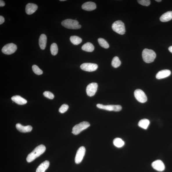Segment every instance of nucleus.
<instances>
[{
	"label": "nucleus",
	"mask_w": 172,
	"mask_h": 172,
	"mask_svg": "<svg viewBox=\"0 0 172 172\" xmlns=\"http://www.w3.org/2000/svg\"><path fill=\"white\" fill-rule=\"evenodd\" d=\"M46 150L45 146L44 145H40L36 147L31 153L28 155L26 157V161L30 163L35 160L36 158L39 157L44 153Z\"/></svg>",
	"instance_id": "nucleus-1"
},
{
	"label": "nucleus",
	"mask_w": 172,
	"mask_h": 172,
	"mask_svg": "<svg viewBox=\"0 0 172 172\" xmlns=\"http://www.w3.org/2000/svg\"><path fill=\"white\" fill-rule=\"evenodd\" d=\"M156 57L155 52L151 49H145L142 52L144 61L147 63L153 62Z\"/></svg>",
	"instance_id": "nucleus-2"
},
{
	"label": "nucleus",
	"mask_w": 172,
	"mask_h": 172,
	"mask_svg": "<svg viewBox=\"0 0 172 172\" xmlns=\"http://www.w3.org/2000/svg\"><path fill=\"white\" fill-rule=\"evenodd\" d=\"M61 24L65 28L70 29H80L81 26L79 24V22L76 20L67 19L62 21Z\"/></svg>",
	"instance_id": "nucleus-3"
},
{
	"label": "nucleus",
	"mask_w": 172,
	"mask_h": 172,
	"mask_svg": "<svg viewBox=\"0 0 172 172\" xmlns=\"http://www.w3.org/2000/svg\"><path fill=\"white\" fill-rule=\"evenodd\" d=\"M90 124L87 121L81 122L72 128V133L74 135H77L81 132L90 127Z\"/></svg>",
	"instance_id": "nucleus-4"
},
{
	"label": "nucleus",
	"mask_w": 172,
	"mask_h": 172,
	"mask_svg": "<svg viewBox=\"0 0 172 172\" xmlns=\"http://www.w3.org/2000/svg\"><path fill=\"white\" fill-rule=\"evenodd\" d=\"M112 28L115 32L121 35L125 33V28L124 23L121 21L114 22L112 25Z\"/></svg>",
	"instance_id": "nucleus-5"
},
{
	"label": "nucleus",
	"mask_w": 172,
	"mask_h": 172,
	"mask_svg": "<svg viewBox=\"0 0 172 172\" xmlns=\"http://www.w3.org/2000/svg\"><path fill=\"white\" fill-rule=\"evenodd\" d=\"M17 46L13 43L6 44L2 49V51L4 54L11 55L14 53L17 49Z\"/></svg>",
	"instance_id": "nucleus-6"
},
{
	"label": "nucleus",
	"mask_w": 172,
	"mask_h": 172,
	"mask_svg": "<svg viewBox=\"0 0 172 172\" xmlns=\"http://www.w3.org/2000/svg\"><path fill=\"white\" fill-rule=\"evenodd\" d=\"M97 107L99 108L109 111L119 112L122 109L121 106L119 105H104L98 104L97 105Z\"/></svg>",
	"instance_id": "nucleus-7"
},
{
	"label": "nucleus",
	"mask_w": 172,
	"mask_h": 172,
	"mask_svg": "<svg viewBox=\"0 0 172 172\" xmlns=\"http://www.w3.org/2000/svg\"><path fill=\"white\" fill-rule=\"evenodd\" d=\"M134 96L137 100L141 103H144L147 100V98L144 92L141 89H138L134 92Z\"/></svg>",
	"instance_id": "nucleus-8"
},
{
	"label": "nucleus",
	"mask_w": 172,
	"mask_h": 172,
	"mask_svg": "<svg viewBox=\"0 0 172 172\" xmlns=\"http://www.w3.org/2000/svg\"><path fill=\"white\" fill-rule=\"evenodd\" d=\"M85 148L84 146H82L78 148L75 157V162L76 164L80 163L85 156Z\"/></svg>",
	"instance_id": "nucleus-9"
},
{
	"label": "nucleus",
	"mask_w": 172,
	"mask_h": 172,
	"mask_svg": "<svg viewBox=\"0 0 172 172\" xmlns=\"http://www.w3.org/2000/svg\"><path fill=\"white\" fill-rule=\"evenodd\" d=\"M98 85L95 83H92L88 85L86 89L87 95L90 97L93 96L97 92Z\"/></svg>",
	"instance_id": "nucleus-10"
},
{
	"label": "nucleus",
	"mask_w": 172,
	"mask_h": 172,
	"mask_svg": "<svg viewBox=\"0 0 172 172\" xmlns=\"http://www.w3.org/2000/svg\"><path fill=\"white\" fill-rule=\"evenodd\" d=\"M98 68L97 64L91 63H85L80 66V68L82 70L89 72L94 71L97 70Z\"/></svg>",
	"instance_id": "nucleus-11"
},
{
	"label": "nucleus",
	"mask_w": 172,
	"mask_h": 172,
	"mask_svg": "<svg viewBox=\"0 0 172 172\" xmlns=\"http://www.w3.org/2000/svg\"><path fill=\"white\" fill-rule=\"evenodd\" d=\"M151 165L155 170L159 171H162L165 169L164 164L163 162L161 160L155 161L152 163Z\"/></svg>",
	"instance_id": "nucleus-12"
},
{
	"label": "nucleus",
	"mask_w": 172,
	"mask_h": 172,
	"mask_svg": "<svg viewBox=\"0 0 172 172\" xmlns=\"http://www.w3.org/2000/svg\"><path fill=\"white\" fill-rule=\"evenodd\" d=\"M38 6L34 3H29L26 5V12L28 15H32L37 10Z\"/></svg>",
	"instance_id": "nucleus-13"
},
{
	"label": "nucleus",
	"mask_w": 172,
	"mask_h": 172,
	"mask_svg": "<svg viewBox=\"0 0 172 172\" xmlns=\"http://www.w3.org/2000/svg\"><path fill=\"white\" fill-rule=\"evenodd\" d=\"M82 8L85 10L90 11L95 9L96 8V6L94 2H87L84 3L82 5Z\"/></svg>",
	"instance_id": "nucleus-14"
},
{
	"label": "nucleus",
	"mask_w": 172,
	"mask_h": 172,
	"mask_svg": "<svg viewBox=\"0 0 172 172\" xmlns=\"http://www.w3.org/2000/svg\"><path fill=\"white\" fill-rule=\"evenodd\" d=\"M16 128L19 131L22 133H26L31 132L32 130V127L31 126H24L20 124L17 123L16 125Z\"/></svg>",
	"instance_id": "nucleus-15"
},
{
	"label": "nucleus",
	"mask_w": 172,
	"mask_h": 172,
	"mask_svg": "<svg viewBox=\"0 0 172 172\" xmlns=\"http://www.w3.org/2000/svg\"><path fill=\"white\" fill-rule=\"evenodd\" d=\"M171 72L168 69H164L158 72L156 75V78L158 79L167 78L170 75Z\"/></svg>",
	"instance_id": "nucleus-16"
},
{
	"label": "nucleus",
	"mask_w": 172,
	"mask_h": 172,
	"mask_svg": "<svg viewBox=\"0 0 172 172\" xmlns=\"http://www.w3.org/2000/svg\"><path fill=\"white\" fill-rule=\"evenodd\" d=\"M47 42V36L44 34H42L39 39V45L42 50L45 49Z\"/></svg>",
	"instance_id": "nucleus-17"
},
{
	"label": "nucleus",
	"mask_w": 172,
	"mask_h": 172,
	"mask_svg": "<svg viewBox=\"0 0 172 172\" xmlns=\"http://www.w3.org/2000/svg\"><path fill=\"white\" fill-rule=\"evenodd\" d=\"M12 101L20 105H23L27 103V101L25 99L19 95L13 96L11 98Z\"/></svg>",
	"instance_id": "nucleus-18"
},
{
	"label": "nucleus",
	"mask_w": 172,
	"mask_h": 172,
	"mask_svg": "<svg viewBox=\"0 0 172 172\" xmlns=\"http://www.w3.org/2000/svg\"><path fill=\"white\" fill-rule=\"evenodd\" d=\"M49 165V161L46 160L39 165L36 169V172H45L48 169Z\"/></svg>",
	"instance_id": "nucleus-19"
},
{
	"label": "nucleus",
	"mask_w": 172,
	"mask_h": 172,
	"mask_svg": "<svg viewBox=\"0 0 172 172\" xmlns=\"http://www.w3.org/2000/svg\"><path fill=\"white\" fill-rule=\"evenodd\" d=\"M172 19V11H168L162 15L160 18L162 22H165L169 21Z\"/></svg>",
	"instance_id": "nucleus-20"
},
{
	"label": "nucleus",
	"mask_w": 172,
	"mask_h": 172,
	"mask_svg": "<svg viewBox=\"0 0 172 172\" xmlns=\"http://www.w3.org/2000/svg\"><path fill=\"white\" fill-rule=\"evenodd\" d=\"M82 49L85 51L92 52L94 50V47L92 43L88 42L82 46Z\"/></svg>",
	"instance_id": "nucleus-21"
},
{
	"label": "nucleus",
	"mask_w": 172,
	"mask_h": 172,
	"mask_svg": "<svg viewBox=\"0 0 172 172\" xmlns=\"http://www.w3.org/2000/svg\"><path fill=\"white\" fill-rule=\"evenodd\" d=\"M150 124V121L147 119H143L139 121L138 126L140 128L146 130Z\"/></svg>",
	"instance_id": "nucleus-22"
},
{
	"label": "nucleus",
	"mask_w": 172,
	"mask_h": 172,
	"mask_svg": "<svg viewBox=\"0 0 172 172\" xmlns=\"http://www.w3.org/2000/svg\"><path fill=\"white\" fill-rule=\"evenodd\" d=\"M113 144L115 146L120 148L124 146L125 143L121 138H117L114 139L113 141Z\"/></svg>",
	"instance_id": "nucleus-23"
},
{
	"label": "nucleus",
	"mask_w": 172,
	"mask_h": 172,
	"mask_svg": "<svg viewBox=\"0 0 172 172\" xmlns=\"http://www.w3.org/2000/svg\"><path fill=\"white\" fill-rule=\"evenodd\" d=\"M71 42L75 45L80 44L82 42V39L77 36H72L70 38Z\"/></svg>",
	"instance_id": "nucleus-24"
},
{
	"label": "nucleus",
	"mask_w": 172,
	"mask_h": 172,
	"mask_svg": "<svg viewBox=\"0 0 172 172\" xmlns=\"http://www.w3.org/2000/svg\"><path fill=\"white\" fill-rule=\"evenodd\" d=\"M121 64V62L119 59L117 57H115L112 59V65L114 67L117 68L120 67Z\"/></svg>",
	"instance_id": "nucleus-25"
},
{
	"label": "nucleus",
	"mask_w": 172,
	"mask_h": 172,
	"mask_svg": "<svg viewBox=\"0 0 172 172\" xmlns=\"http://www.w3.org/2000/svg\"><path fill=\"white\" fill-rule=\"evenodd\" d=\"M50 50L52 55H57L58 52L57 45L55 43H53L51 46Z\"/></svg>",
	"instance_id": "nucleus-26"
},
{
	"label": "nucleus",
	"mask_w": 172,
	"mask_h": 172,
	"mask_svg": "<svg viewBox=\"0 0 172 172\" xmlns=\"http://www.w3.org/2000/svg\"><path fill=\"white\" fill-rule=\"evenodd\" d=\"M98 42L101 47L104 48L108 49L110 46L107 42L104 39L99 38L98 39Z\"/></svg>",
	"instance_id": "nucleus-27"
},
{
	"label": "nucleus",
	"mask_w": 172,
	"mask_h": 172,
	"mask_svg": "<svg viewBox=\"0 0 172 172\" xmlns=\"http://www.w3.org/2000/svg\"><path fill=\"white\" fill-rule=\"evenodd\" d=\"M33 71L37 75H41L43 74V71L40 69L37 66L34 65L32 67Z\"/></svg>",
	"instance_id": "nucleus-28"
},
{
	"label": "nucleus",
	"mask_w": 172,
	"mask_h": 172,
	"mask_svg": "<svg viewBox=\"0 0 172 172\" xmlns=\"http://www.w3.org/2000/svg\"><path fill=\"white\" fill-rule=\"evenodd\" d=\"M68 108L69 106L67 104H64L62 105L59 108V111L61 113H64L67 111Z\"/></svg>",
	"instance_id": "nucleus-29"
},
{
	"label": "nucleus",
	"mask_w": 172,
	"mask_h": 172,
	"mask_svg": "<svg viewBox=\"0 0 172 172\" xmlns=\"http://www.w3.org/2000/svg\"><path fill=\"white\" fill-rule=\"evenodd\" d=\"M137 1L140 5L145 6H149L150 3L149 0H138Z\"/></svg>",
	"instance_id": "nucleus-30"
},
{
	"label": "nucleus",
	"mask_w": 172,
	"mask_h": 172,
	"mask_svg": "<svg viewBox=\"0 0 172 172\" xmlns=\"http://www.w3.org/2000/svg\"><path fill=\"white\" fill-rule=\"evenodd\" d=\"M44 96L49 99H53L54 98V95L50 92L45 91L43 94Z\"/></svg>",
	"instance_id": "nucleus-31"
},
{
	"label": "nucleus",
	"mask_w": 172,
	"mask_h": 172,
	"mask_svg": "<svg viewBox=\"0 0 172 172\" xmlns=\"http://www.w3.org/2000/svg\"><path fill=\"white\" fill-rule=\"evenodd\" d=\"M5 21V19L2 16H0V24L1 25Z\"/></svg>",
	"instance_id": "nucleus-32"
},
{
	"label": "nucleus",
	"mask_w": 172,
	"mask_h": 172,
	"mask_svg": "<svg viewBox=\"0 0 172 172\" xmlns=\"http://www.w3.org/2000/svg\"><path fill=\"white\" fill-rule=\"evenodd\" d=\"M5 5V2L3 1H2V0H1L0 1V6L1 7H3V6H4Z\"/></svg>",
	"instance_id": "nucleus-33"
},
{
	"label": "nucleus",
	"mask_w": 172,
	"mask_h": 172,
	"mask_svg": "<svg viewBox=\"0 0 172 172\" xmlns=\"http://www.w3.org/2000/svg\"><path fill=\"white\" fill-rule=\"evenodd\" d=\"M172 53V46H170L168 49Z\"/></svg>",
	"instance_id": "nucleus-34"
},
{
	"label": "nucleus",
	"mask_w": 172,
	"mask_h": 172,
	"mask_svg": "<svg viewBox=\"0 0 172 172\" xmlns=\"http://www.w3.org/2000/svg\"><path fill=\"white\" fill-rule=\"evenodd\" d=\"M155 1L157 2H160L162 1L161 0H155Z\"/></svg>",
	"instance_id": "nucleus-35"
},
{
	"label": "nucleus",
	"mask_w": 172,
	"mask_h": 172,
	"mask_svg": "<svg viewBox=\"0 0 172 172\" xmlns=\"http://www.w3.org/2000/svg\"><path fill=\"white\" fill-rule=\"evenodd\" d=\"M60 1H66V0H60Z\"/></svg>",
	"instance_id": "nucleus-36"
}]
</instances>
